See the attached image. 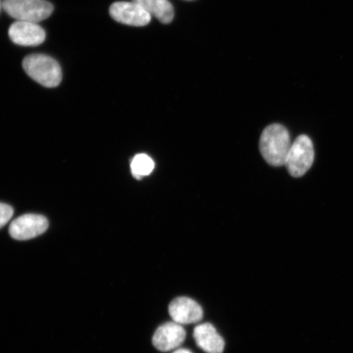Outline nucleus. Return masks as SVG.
<instances>
[{
    "label": "nucleus",
    "mask_w": 353,
    "mask_h": 353,
    "mask_svg": "<svg viewBox=\"0 0 353 353\" xmlns=\"http://www.w3.org/2000/svg\"><path fill=\"white\" fill-rule=\"evenodd\" d=\"M291 145L289 131L279 123L268 126L259 140V150L264 160L275 167L285 165Z\"/></svg>",
    "instance_id": "obj_1"
},
{
    "label": "nucleus",
    "mask_w": 353,
    "mask_h": 353,
    "mask_svg": "<svg viewBox=\"0 0 353 353\" xmlns=\"http://www.w3.org/2000/svg\"><path fill=\"white\" fill-rule=\"evenodd\" d=\"M22 66L26 74L46 88H55L60 85L63 73L59 63L51 57L32 54L25 57Z\"/></svg>",
    "instance_id": "obj_2"
},
{
    "label": "nucleus",
    "mask_w": 353,
    "mask_h": 353,
    "mask_svg": "<svg viewBox=\"0 0 353 353\" xmlns=\"http://www.w3.org/2000/svg\"><path fill=\"white\" fill-rule=\"evenodd\" d=\"M3 8L12 19L34 23L48 19L54 12V6L46 0H4Z\"/></svg>",
    "instance_id": "obj_3"
},
{
    "label": "nucleus",
    "mask_w": 353,
    "mask_h": 353,
    "mask_svg": "<svg viewBox=\"0 0 353 353\" xmlns=\"http://www.w3.org/2000/svg\"><path fill=\"white\" fill-rule=\"evenodd\" d=\"M314 148L307 135H300L291 145L285 166L291 176L300 178L311 169L314 161Z\"/></svg>",
    "instance_id": "obj_4"
},
{
    "label": "nucleus",
    "mask_w": 353,
    "mask_h": 353,
    "mask_svg": "<svg viewBox=\"0 0 353 353\" xmlns=\"http://www.w3.org/2000/svg\"><path fill=\"white\" fill-rule=\"evenodd\" d=\"M48 222L46 217L39 214H25L13 220L10 234L13 239L28 241L46 232Z\"/></svg>",
    "instance_id": "obj_5"
},
{
    "label": "nucleus",
    "mask_w": 353,
    "mask_h": 353,
    "mask_svg": "<svg viewBox=\"0 0 353 353\" xmlns=\"http://www.w3.org/2000/svg\"><path fill=\"white\" fill-rule=\"evenodd\" d=\"M109 12L114 21L132 26H147L152 20V15L134 1L114 3Z\"/></svg>",
    "instance_id": "obj_6"
},
{
    "label": "nucleus",
    "mask_w": 353,
    "mask_h": 353,
    "mask_svg": "<svg viewBox=\"0 0 353 353\" xmlns=\"http://www.w3.org/2000/svg\"><path fill=\"white\" fill-rule=\"evenodd\" d=\"M186 330L176 322H166L158 327L152 338V343L157 350L166 352L176 350L185 341Z\"/></svg>",
    "instance_id": "obj_7"
},
{
    "label": "nucleus",
    "mask_w": 353,
    "mask_h": 353,
    "mask_svg": "<svg viewBox=\"0 0 353 353\" xmlns=\"http://www.w3.org/2000/svg\"><path fill=\"white\" fill-rule=\"evenodd\" d=\"M11 41L21 46H38L46 41V33L38 23L17 21L8 30Z\"/></svg>",
    "instance_id": "obj_8"
},
{
    "label": "nucleus",
    "mask_w": 353,
    "mask_h": 353,
    "mask_svg": "<svg viewBox=\"0 0 353 353\" xmlns=\"http://www.w3.org/2000/svg\"><path fill=\"white\" fill-rule=\"evenodd\" d=\"M171 319L180 325L195 324L203 319V309L195 300L188 297L176 298L169 306Z\"/></svg>",
    "instance_id": "obj_9"
},
{
    "label": "nucleus",
    "mask_w": 353,
    "mask_h": 353,
    "mask_svg": "<svg viewBox=\"0 0 353 353\" xmlns=\"http://www.w3.org/2000/svg\"><path fill=\"white\" fill-rule=\"evenodd\" d=\"M193 337L198 347L207 353H223L225 341L210 323L198 325L193 331Z\"/></svg>",
    "instance_id": "obj_10"
},
{
    "label": "nucleus",
    "mask_w": 353,
    "mask_h": 353,
    "mask_svg": "<svg viewBox=\"0 0 353 353\" xmlns=\"http://www.w3.org/2000/svg\"><path fill=\"white\" fill-rule=\"evenodd\" d=\"M161 23L169 24L174 19V10L169 0H132Z\"/></svg>",
    "instance_id": "obj_11"
},
{
    "label": "nucleus",
    "mask_w": 353,
    "mask_h": 353,
    "mask_svg": "<svg viewBox=\"0 0 353 353\" xmlns=\"http://www.w3.org/2000/svg\"><path fill=\"white\" fill-rule=\"evenodd\" d=\"M132 175L138 180L152 173L154 163L151 157L145 154H138L132 158L130 164Z\"/></svg>",
    "instance_id": "obj_12"
},
{
    "label": "nucleus",
    "mask_w": 353,
    "mask_h": 353,
    "mask_svg": "<svg viewBox=\"0 0 353 353\" xmlns=\"http://www.w3.org/2000/svg\"><path fill=\"white\" fill-rule=\"evenodd\" d=\"M14 213L10 205L0 203V228L6 226Z\"/></svg>",
    "instance_id": "obj_13"
},
{
    "label": "nucleus",
    "mask_w": 353,
    "mask_h": 353,
    "mask_svg": "<svg viewBox=\"0 0 353 353\" xmlns=\"http://www.w3.org/2000/svg\"><path fill=\"white\" fill-rule=\"evenodd\" d=\"M173 353H192L191 351L186 350V348H179V350H176Z\"/></svg>",
    "instance_id": "obj_14"
}]
</instances>
